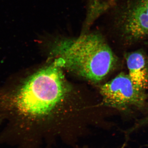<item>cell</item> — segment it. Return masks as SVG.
<instances>
[{
    "label": "cell",
    "instance_id": "5",
    "mask_svg": "<svg viewBox=\"0 0 148 148\" xmlns=\"http://www.w3.org/2000/svg\"><path fill=\"white\" fill-rule=\"evenodd\" d=\"M147 125H148V116L143 119L138 120V121H136V122L135 123V124L130 129L128 130L127 132V134L129 135L135 130L139 129L140 127L146 126Z\"/></svg>",
    "mask_w": 148,
    "mask_h": 148
},
{
    "label": "cell",
    "instance_id": "6",
    "mask_svg": "<svg viewBox=\"0 0 148 148\" xmlns=\"http://www.w3.org/2000/svg\"><path fill=\"white\" fill-rule=\"evenodd\" d=\"M116 1V0H106V1H107L112 3H115Z\"/></svg>",
    "mask_w": 148,
    "mask_h": 148
},
{
    "label": "cell",
    "instance_id": "2",
    "mask_svg": "<svg viewBox=\"0 0 148 148\" xmlns=\"http://www.w3.org/2000/svg\"><path fill=\"white\" fill-rule=\"evenodd\" d=\"M114 10L112 26L125 41L148 38V0H123Z\"/></svg>",
    "mask_w": 148,
    "mask_h": 148
},
{
    "label": "cell",
    "instance_id": "3",
    "mask_svg": "<svg viewBox=\"0 0 148 148\" xmlns=\"http://www.w3.org/2000/svg\"><path fill=\"white\" fill-rule=\"evenodd\" d=\"M100 92L106 105L119 110L129 112L147 107L148 95L135 86L125 73L103 85Z\"/></svg>",
    "mask_w": 148,
    "mask_h": 148
},
{
    "label": "cell",
    "instance_id": "4",
    "mask_svg": "<svg viewBox=\"0 0 148 148\" xmlns=\"http://www.w3.org/2000/svg\"><path fill=\"white\" fill-rule=\"evenodd\" d=\"M125 60L128 70V76L138 89L145 92L148 88V64L141 51L127 53Z\"/></svg>",
    "mask_w": 148,
    "mask_h": 148
},
{
    "label": "cell",
    "instance_id": "7",
    "mask_svg": "<svg viewBox=\"0 0 148 148\" xmlns=\"http://www.w3.org/2000/svg\"><path fill=\"white\" fill-rule=\"evenodd\" d=\"M2 122V119H1L0 118V124H1V123Z\"/></svg>",
    "mask_w": 148,
    "mask_h": 148
},
{
    "label": "cell",
    "instance_id": "1",
    "mask_svg": "<svg viewBox=\"0 0 148 148\" xmlns=\"http://www.w3.org/2000/svg\"><path fill=\"white\" fill-rule=\"evenodd\" d=\"M51 53L53 61L62 69L93 82L103 79L117 61L106 39L98 32L57 39Z\"/></svg>",
    "mask_w": 148,
    "mask_h": 148
}]
</instances>
